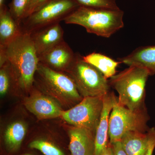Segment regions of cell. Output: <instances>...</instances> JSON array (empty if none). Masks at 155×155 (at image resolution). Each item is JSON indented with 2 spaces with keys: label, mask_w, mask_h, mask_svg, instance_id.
I'll return each mask as SVG.
<instances>
[{
  "label": "cell",
  "mask_w": 155,
  "mask_h": 155,
  "mask_svg": "<svg viewBox=\"0 0 155 155\" xmlns=\"http://www.w3.org/2000/svg\"><path fill=\"white\" fill-rule=\"evenodd\" d=\"M68 134L71 155H94V134L85 128L74 126L69 129Z\"/></svg>",
  "instance_id": "cell-13"
},
{
  "label": "cell",
  "mask_w": 155,
  "mask_h": 155,
  "mask_svg": "<svg viewBox=\"0 0 155 155\" xmlns=\"http://www.w3.org/2000/svg\"><path fill=\"white\" fill-rule=\"evenodd\" d=\"M102 155H115L110 143H109L107 148L104 151Z\"/></svg>",
  "instance_id": "cell-25"
},
{
  "label": "cell",
  "mask_w": 155,
  "mask_h": 155,
  "mask_svg": "<svg viewBox=\"0 0 155 155\" xmlns=\"http://www.w3.org/2000/svg\"><path fill=\"white\" fill-rule=\"evenodd\" d=\"M80 6L90 8L118 10L116 0H75Z\"/></svg>",
  "instance_id": "cell-21"
},
{
  "label": "cell",
  "mask_w": 155,
  "mask_h": 155,
  "mask_svg": "<svg viewBox=\"0 0 155 155\" xmlns=\"http://www.w3.org/2000/svg\"><path fill=\"white\" fill-rule=\"evenodd\" d=\"M21 155H34L31 154L25 153V154H22Z\"/></svg>",
  "instance_id": "cell-27"
},
{
  "label": "cell",
  "mask_w": 155,
  "mask_h": 155,
  "mask_svg": "<svg viewBox=\"0 0 155 155\" xmlns=\"http://www.w3.org/2000/svg\"><path fill=\"white\" fill-rule=\"evenodd\" d=\"M149 117L147 110L133 111L121 105L116 97L109 119V137L110 144L121 141L126 132L137 131L145 133Z\"/></svg>",
  "instance_id": "cell-7"
},
{
  "label": "cell",
  "mask_w": 155,
  "mask_h": 155,
  "mask_svg": "<svg viewBox=\"0 0 155 155\" xmlns=\"http://www.w3.org/2000/svg\"><path fill=\"white\" fill-rule=\"evenodd\" d=\"M110 145L115 155H127L122 148L121 142H117Z\"/></svg>",
  "instance_id": "cell-24"
},
{
  "label": "cell",
  "mask_w": 155,
  "mask_h": 155,
  "mask_svg": "<svg viewBox=\"0 0 155 155\" xmlns=\"http://www.w3.org/2000/svg\"><path fill=\"white\" fill-rule=\"evenodd\" d=\"M83 58L84 61L99 70L107 79L116 75L117 67L121 64L119 61L101 53H92L83 56Z\"/></svg>",
  "instance_id": "cell-18"
},
{
  "label": "cell",
  "mask_w": 155,
  "mask_h": 155,
  "mask_svg": "<svg viewBox=\"0 0 155 155\" xmlns=\"http://www.w3.org/2000/svg\"><path fill=\"white\" fill-rule=\"evenodd\" d=\"M150 75L145 68L131 65L110 78V85L118 93V103L131 111L147 110L145 87Z\"/></svg>",
  "instance_id": "cell-2"
},
{
  "label": "cell",
  "mask_w": 155,
  "mask_h": 155,
  "mask_svg": "<svg viewBox=\"0 0 155 155\" xmlns=\"http://www.w3.org/2000/svg\"><path fill=\"white\" fill-rule=\"evenodd\" d=\"M64 72L72 78L83 98L103 97L110 92L111 86L108 79L78 53L75 54L72 64Z\"/></svg>",
  "instance_id": "cell-5"
},
{
  "label": "cell",
  "mask_w": 155,
  "mask_h": 155,
  "mask_svg": "<svg viewBox=\"0 0 155 155\" xmlns=\"http://www.w3.org/2000/svg\"><path fill=\"white\" fill-rule=\"evenodd\" d=\"M25 123L17 121L11 123L6 128L4 136V144L10 153L16 152L20 149L26 134Z\"/></svg>",
  "instance_id": "cell-17"
},
{
  "label": "cell",
  "mask_w": 155,
  "mask_h": 155,
  "mask_svg": "<svg viewBox=\"0 0 155 155\" xmlns=\"http://www.w3.org/2000/svg\"><path fill=\"white\" fill-rule=\"evenodd\" d=\"M80 6L75 0H50L37 11L22 20V33L28 34L55 23L64 21Z\"/></svg>",
  "instance_id": "cell-6"
},
{
  "label": "cell",
  "mask_w": 155,
  "mask_h": 155,
  "mask_svg": "<svg viewBox=\"0 0 155 155\" xmlns=\"http://www.w3.org/2000/svg\"><path fill=\"white\" fill-rule=\"evenodd\" d=\"M103 107V97H88L67 110L61 116L63 120L74 127L90 130L95 135Z\"/></svg>",
  "instance_id": "cell-8"
},
{
  "label": "cell",
  "mask_w": 155,
  "mask_h": 155,
  "mask_svg": "<svg viewBox=\"0 0 155 155\" xmlns=\"http://www.w3.org/2000/svg\"><path fill=\"white\" fill-rule=\"evenodd\" d=\"M116 97L109 92L103 97V107L95 136L94 155H102L109 146V119Z\"/></svg>",
  "instance_id": "cell-11"
},
{
  "label": "cell",
  "mask_w": 155,
  "mask_h": 155,
  "mask_svg": "<svg viewBox=\"0 0 155 155\" xmlns=\"http://www.w3.org/2000/svg\"><path fill=\"white\" fill-rule=\"evenodd\" d=\"M34 83L39 90L63 106L72 107L83 99L73 80L67 73L56 71L39 62Z\"/></svg>",
  "instance_id": "cell-4"
},
{
  "label": "cell",
  "mask_w": 155,
  "mask_h": 155,
  "mask_svg": "<svg viewBox=\"0 0 155 155\" xmlns=\"http://www.w3.org/2000/svg\"><path fill=\"white\" fill-rule=\"evenodd\" d=\"M22 33L21 26L14 19L8 8H0V48L6 47Z\"/></svg>",
  "instance_id": "cell-15"
},
{
  "label": "cell",
  "mask_w": 155,
  "mask_h": 155,
  "mask_svg": "<svg viewBox=\"0 0 155 155\" xmlns=\"http://www.w3.org/2000/svg\"><path fill=\"white\" fill-rule=\"evenodd\" d=\"M148 141L147 131H130L124 134L120 142L127 155H145Z\"/></svg>",
  "instance_id": "cell-16"
},
{
  "label": "cell",
  "mask_w": 155,
  "mask_h": 155,
  "mask_svg": "<svg viewBox=\"0 0 155 155\" xmlns=\"http://www.w3.org/2000/svg\"><path fill=\"white\" fill-rule=\"evenodd\" d=\"M49 1L50 0H31L25 13L24 19L34 12L40 9Z\"/></svg>",
  "instance_id": "cell-22"
},
{
  "label": "cell",
  "mask_w": 155,
  "mask_h": 155,
  "mask_svg": "<svg viewBox=\"0 0 155 155\" xmlns=\"http://www.w3.org/2000/svg\"><path fill=\"white\" fill-rule=\"evenodd\" d=\"M30 35L38 57L64 40V31L60 23L46 26Z\"/></svg>",
  "instance_id": "cell-12"
},
{
  "label": "cell",
  "mask_w": 155,
  "mask_h": 155,
  "mask_svg": "<svg viewBox=\"0 0 155 155\" xmlns=\"http://www.w3.org/2000/svg\"><path fill=\"white\" fill-rule=\"evenodd\" d=\"M5 0H0V8H2L3 6L5 5Z\"/></svg>",
  "instance_id": "cell-26"
},
{
  "label": "cell",
  "mask_w": 155,
  "mask_h": 155,
  "mask_svg": "<svg viewBox=\"0 0 155 155\" xmlns=\"http://www.w3.org/2000/svg\"><path fill=\"white\" fill-rule=\"evenodd\" d=\"M124 13L112 10L80 6L64 20L66 24H75L85 28L88 33L106 38L123 28Z\"/></svg>",
  "instance_id": "cell-3"
},
{
  "label": "cell",
  "mask_w": 155,
  "mask_h": 155,
  "mask_svg": "<svg viewBox=\"0 0 155 155\" xmlns=\"http://www.w3.org/2000/svg\"><path fill=\"white\" fill-rule=\"evenodd\" d=\"M31 90L30 96L23 101V104L28 110L39 119L61 117L64 110L57 101L38 89Z\"/></svg>",
  "instance_id": "cell-9"
},
{
  "label": "cell",
  "mask_w": 155,
  "mask_h": 155,
  "mask_svg": "<svg viewBox=\"0 0 155 155\" xmlns=\"http://www.w3.org/2000/svg\"><path fill=\"white\" fill-rule=\"evenodd\" d=\"M31 149L38 150L44 155H65L63 151L51 142L43 139H37L28 144Z\"/></svg>",
  "instance_id": "cell-19"
},
{
  "label": "cell",
  "mask_w": 155,
  "mask_h": 155,
  "mask_svg": "<svg viewBox=\"0 0 155 155\" xmlns=\"http://www.w3.org/2000/svg\"><path fill=\"white\" fill-rule=\"evenodd\" d=\"M75 54L64 40L39 56V62L56 71L65 72L73 62Z\"/></svg>",
  "instance_id": "cell-10"
},
{
  "label": "cell",
  "mask_w": 155,
  "mask_h": 155,
  "mask_svg": "<svg viewBox=\"0 0 155 155\" xmlns=\"http://www.w3.org/2000/svg\"><path fill=\"white\" fill-rule=\"evenodd\" d=\"M147 132L149 135L148 145L145 155H153L155 148V127L149 128Z\"/></svg>",
  "instance_id": "cell-23"
},
{
  "label": "cell",
  "mask_w": 155,
  "mask_h": 155,
  "mask_svg": "<svg viewBox=\"0 0 155 155\" xmlns=\"http://www.w3.org/2000/svg\"><path fill=\"white\" fill-rule=\"evenodd\" d=\"M118 61L128 66H140L147 69L151 75H155V46L140 47Z\"/></svg>",
  "instance_id": "cell-14"
},
{
  "label": "cell",
  "mask_w": 155,
  "mask_h": 155,
  "mask_svg": "<svg viewBox=\"0 0 155 155\" xmlns=\"http://www.w3.org/2000/svg\"><path fill=\"white\" fill-rule=\"evenodd\" d=\"M31 0H12L9 10L12 17L20 25Z\"/></svg>",
  "instance_id": "cell-20"
},
{
  "label": "cell",
  "mask_w": 155,
  "mask_h": 155,
  "mask_svg": "<svg viewBox=\"0 0 155 155\" xmlns=\"http://www.w3.org/2000/svg\"><path fill=\"white\" fill-rule=\"evenodd\" d=\"M6 61L13 67L20 89L31 91L39 59L30 34L22 33L6 47L0 48V65Z\"/></svg>",
  "instance_id": "cell-1"
}]
</instances>
